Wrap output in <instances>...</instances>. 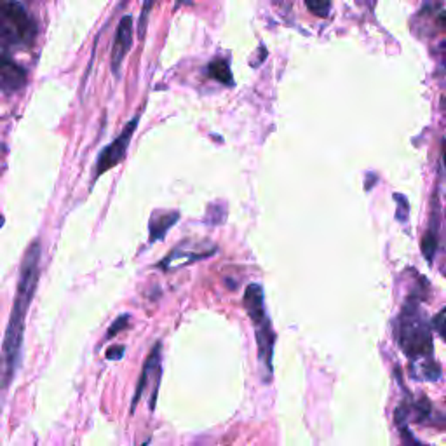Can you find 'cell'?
Here are the masks:
<instances>
[{
    "label": "cell",
    "instance_id": "5b68a950",
    "mask_svg": "<svg viewBox=\"0 0 446 446\" xmlns=\"http://www.w3.org/2000/svg\"><path fill=\"white\" fill-rule=\"evenodd\" d=\"M131 46H133V18L124 16L119 21L117 30H115L114 44H112L110 65L112 72L115 75H119V72H121L122 61H124Z\"/></svg>",
    "mask_w": 446,
    "mask_h": 446
},
{
    "label": "cell",
    "instance_id": "d6986e66",
    "mask_svg": "<svg viewBox=\"0 0 446 446\" xmlns=\"http://www.w3.org/2000/svg\"><path fill=\"white\" fill-rule=\"evenodd\" d=\"M124 352H126L124 346H114L107 351V359H110V361H119V359H122Z\"/></svg>",
    "mask_w": 446,
    "mask_h": 446
},
{
    "label": "cell",
    "instance_id": "3957f363",
    "mask_svg": "<svg viewBox=\"0 0 446 446\" xmlns=\"http://www.w3.org/2000/svg\"><path fill=\"white\" fill-rule=\"evenodd\" d=\"M37 26L18 0H0V40L7 46H30Z\"/></svg>",
    "mask_w": 446,
    "mask_h": 446
},
{
    "label": "cell",
    "instance_id": "7a4b0ae2",
    "mask_svg": "<svg viewBox=\"0 0 446 446\" xmlns=\"http://www.w3.org/2000/svg\"><path fill=\"white\" fill-rule=\"evenodd\" d=\"M399 346L401 351L411 359H429L433 356V328L423 316L421 303L410 298L403 307L399 317Z\"/></svg>",
    "mask_w": 446,
    "mask_h": 446
},
{
    "label": "cell",
    "instance_id": "ac0fdd59",
    "mask_svg": "<svg viewBox=\"0 0 446 446\" xmlns=\"http://www.w3.org/2000/svg\"><path fill=\"white\" fill-rule=\"evenodd\" d=\"M433 328H436L438 335L445 336V309H441L438 316L433 319Z\"/></svg>",
    "mask_w": 446,
    "mask_h": 446
},
{
    "label": "cell",
    "instance_id": "e0dca14e",
    "mask_svg": "<svg viewBox=\"0 0 446 446\" xmlns=\"http://www.w3.org/2000/svg\"><path fill=\"white\" fill-rule=\"evenodd\" d=\"M399 429H401V438H403V446H423L421 441L415 440V438L411 436V433L408 430V427L399 426Z\"/></svg>",
    "mask_w": 446,
    "mask_h": 446
},
{
    "label": "cell",
    "instance_id": "ba28073f",
    "mask_svg": "<svg viewBox=\"0 0 446 446\" xmlns=\"http://www.w3.org/2000/svg\"><path fill=\"white\" fill-rule=\"evenodd\" d=\"M245 309L248 317L253 324L267 319V312H265V298H264V290H262L260 284H250L245 291Z\"/></svg>",
    "mask_w": 446,
    "mask_h": 446
},
{
    "label": "cell",
    "instance_id": "277c9868",
    "mask_svg": "<svg viewBox=\"0 0 446 446\" xmlns=\"http://www.w3.org/2000/svg\"><path fill=\"white\" fill-rule=\"evenodd\" d=\"M138 122H140V117L136 115V117H134L133 121H131L129 124L122 129V133L119 134V136L115 138L110 145H107V147L101 150L98 163H96V175H95L96 178L103 175L105 171L112 170V168H115L117 164L122 163V159H124L127 153V147H129L131 138H133V133H134V129H136Z\"/></svg>",
    "mask_w": 446,
    "mask_h": 446
},
{
    "label": "cell",
    "instance_id": "52a82bcc",
    "mask_svg": "<svg viewBox=\"0 0 446 446\" xmlns=\"http://www.w3.org/2000/svg\"><path fill=\"white\" fill-rule=\"evenodd\" d=\"M26 84V74L9 56L0 49V89L4 93H16Z\"/></svg>",
    "mask_w": 446,
    "mask_h": 446
},
{
    "label": "cell",
    "instance_id": "8992f818",
    "mask_svg": "<svg viewBox=\"0 0 446 446\" xmlns=\"http://www.w3.org/2000/svg\"><path fill=\"white\" fill-rule=\"evenodd\" d=\"M254 335H257L258 359H260V365L264 366V368H267V378H271L274 346H276V331H274L269 317L265 321L254 324Z\"/></svg>",
    "mask_w": 446,
    "mask_h": 446
},
{
    "label": "cell",
    "instance_id": "4fadbf2b",
    "mask_svg": "<svg viewBox=\"0 0 446 446\" xmlns=\"http://www.w3.org/2000/svg\"><path fill=\"white\" fill-rule=\"evenodd\" d=\"M438 250V230L436 227L429 228V232L426 234L422 241V251H423V257L427 258V262H433L434 260V254H436Z\"/></svg>",
    "mask_w": 446,
    "mask_h": 446
},
{
    "label": "cell",
    "instance_id": "9c48e42d",
    "mask_svg": "<svg viewBox=\"0 0 446 446\" xmlns=\"http://www.w3.org/2000/svg\"><path fill=\"white\" fill-rule=\"evenodd\" d=\"M159 368H160V344H155L152 348V352H150V356L147 358V361H145L143 370H141L140 380H138L136 391H134L133 403H131V411H134V408H136V404H138V399H140V396L143 394L150 375Z\"/></svg>",
    "mask_w": 446,
    "mask_h": 446
},
{
    "label": "cell",
    "instance_id": "6da1fadb",
    "mask_svg": "<svg viewBox=\"0 0 446 446\" xmlns=\"http://www.w3.org/2000/svg\"><path fill=\"white\" fill-rule=\"evenodd\" d=\"M40 274V245L33 241L26 250L23 264L20 269L16 297L11 309L9 322L6 328L2 348H0V389H7L14 380L21 361V347H23L25 319L28 314L30 303L35 295Z\"/></svg>",
    "mask_w": 446,
    "mask_h": 446
},
{
    "label": "cell",
    "instance_id": "7c38bea8",
    "mask_svg": "<svg viewBox=\"0 0 446 446\" xmlns=\"http://www.w3.org/2000/svg\"><path fill=\"white\" fill-rule=\"evenodd\" d=\"M208 70H209V74L213 75V78H216V81L222 82V84H227V86L234 84L230 66H228V63L223 61V59H216V61L209 63Z\"/></svg>",
    "mask_w": 446,
    "mask_h": 446
},
{
    "label": "cell",
    "instance_id": "ffe728a7",
    "mask_svg": "<svg viewBox=\"0 0 446 446\" xmlns=\"http://www.w3.org/2000/svg\"><path fill=\"white\" fill-rule=\"evenodd\" d=\"M2 225H4V218H2V216H0V227H2Z\"/></svg>",
    "mask_w": 446,
    "mask_h": 446
},
{
    "label": "cell",
    "instance_id": "8fae6325",
    "mask_svg": "<svg viewBox=\"0 0 446 446\" xmlns=\"http://www.w3.org/2000/svg\"><path fill=\"white\" fill-rule=\"evenodd\" d=\"M209 253H197V251H185L180 246V248H176L173 253L170 254V257L164 258V262L160 264V267L166 269V271H173V269H178V267H183V265L190 264V262L194 260H201V258L208 257Z\"/></svg>",
    "mask_w": 446,
    "mask_h": 446
},
{
    "label": "cell",
    "instance_id": "2e32d148",
    "mask_svg": "<svg viewBox=\"0 0 446 446\" xmlns=\"http://www.w3.org/2000/svg\"><path fill=\"white\" fill-rule=\"evenodd\" d=\"M127 322H129V316H121V317H117V319L114 321V324H112L110 328H108L107 339H112V336L117 335V333L121 331V329L126 328Z\"/></svg>",
    "mask_w": 446,
    "mask_h": 446
},
{
    "label": "cell",
    "instance_id": "5bb4252c",
    "mask_svg": "<svg viewBox=\"0 0 446 446\" xmlns=\"http://www.w3.org/2000/svg\"><path fill=\"white\" fill-rule=\"evenodd\" d=\"M305 6L314 16L328 18L331 11V0H305Z\"/></svg>",
    "mask_w": 446,
    "mask_h": 446
},
{
    "label": "cell",
    "instance_id": "9a60e30c",
    "mask_svg": "<svg viewBox=\"0 0 446 446\" xmlns=\"http://www.w3.org/2000/svg\"><path fill=\"white\" fill-rule=\"evenodd\" d=\"M157 0H145L143 2V9H141V16H140V26H138V32H140L141 39H143V35H145V30H147L148 14H150V11H152L153 4Z\"/></svg>",
    "mask_w": 446,
    "mask_h": 446
},
{
    "label": "cell",
    "instance_id": "30bf717a",
    "mask_svg": "<svg viewBox=\"0 0 446 446\" xmlns=\"http://www.w3.org/2000/svg\"><path fill=\"white\" fill-rule=\"evenodd\" d=\"M180 215L178 211H171V213H157V215H152L150 218V241H159L166 235V232L170 230L173 225L178 222Z\"/></svg>",
    "mask_w": 446,
    "mask_h": 446
}]
</instances>
